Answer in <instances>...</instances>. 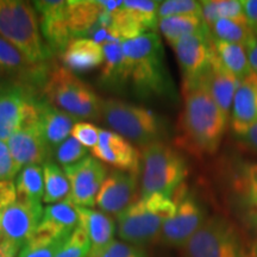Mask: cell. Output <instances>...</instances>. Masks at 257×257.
I'll return each mask as SVG.
<instances>
[{
	"label": "cell",
	"instance_id": "36",
	"mask_svg": "<svg viewBox=\"0 0 257 257\" xmlns=\"http://www.w3.org/2000/svg\"><path fill=\"white\" fill-rule=\"evenodd\" d=\"M91 251V243L88 236L81 225L66 240L64 245L56 257H88Z\"/></svg>",
	"mask_w": 257,
	"mask_h": 257
},
{
	"label": "cell",
	"instance_id": "28",
	"mask_svg": "<svg viewBox=\"0 0 257 257\" xmlns=\"http://www.w3.org/2000/svg\"><path fill=\"white\" fill-rule=\"evenodd\" d=\"M42 167L44 175V204L53 205L67 200L70 195V185L64 170L53 161H48Z\"/></svg>",
	"mask_w": 257,
	"mask_h": 257
},
{
	"label": "cell",
	"instance_id": "6",
	"mask_svg": "<svg viewBox=\"0 0 257 257\" xmlns=\"http://www.w3.org/2000/svg\"><path fill=\"white\" fill-rule=\"evenodd\" d=\"M175 210L174 200L165 195L137 199L117 216V234L134 245L152 243L160 238L163 225Z\"/></svg>",
	"mask_w": 257,
	"mask_h": 257
},
{
	"label": "cell",
	"instance_id": "24",
	"mask_svg": "<svg viewBox=\"0 0 257 257\" xmlns=\"http://www.w3.org/2000/svg\"><path fill=\"white\" fill-rule=\"evenodd\" d=\"M63 66L74 74L87 73L102 66L105 60L101 44L87 38H75L60 55Z\"/></svg>",
	"mask_w": 257,
	"mask_h": 257
},
{
	"label": "cell",
	"instance_id": "42",
	"mask_svg": "<svg viewBox=\"0 0 257 257\" xmlns=\"http://www.w3.org/2000/svg\"><path fill=\"white\" fill-rule=\"evenodd\" d=\"M242 6L245 15L246 23L252 34L257 32V0H242Z\"/></svg>",
	"mask_w": 257,
	"mask_h": 257
},
{
	"label": "cell",
	"instance_id": "38",
	"mask_svg": "<svg viewBox=\"0 0 257 257\" xmlns=\"http://www.w3.org/2000/svg\"><path fill=\"white\" fill-rule=\"evenodd\" d=\"M99 257H148V253L143 246L113 240Z\"/></svg>",
	"mask_w": 257,
	"mask_h": 257
},
{
	"label": "cell",
	"instance_id": "3",
	"mask_svg": "<svg viewBox=\"0 0 257 257\" xmlns=\"http://www.w3.org/2000/svg\"><path fill=\"white\" fill-rule=\"evenodd\" d=\"M188 174L187 161L166 142L141 148V198L174 197Z\"/></svg>",
	"mask_w": 257,
	"mask_h": 257
},
{
	"label": "cell",
	"instance_id": "41",
	"mask_svg": "<svg viewBox=\"0 0 257 257\" xmlns=\"http://www.w3.org/2000/svg\"><path fill=\"white\" fill-rule=\"evenodd\" d=\"M234 138L245 149L257 153V123L251 125L245 133L234 135Z\"/></svg>",
	"mask_w": 257,
	"mask_h": 257
},
{
	"label": "cell",
	"instance_id": "30",
	"mask_svg": "<svg viewBox=\"0 0 257 257\" xmlns=\"http://www.w3.org/2000/svg\"><path fill=\"white\" fill-rule=\"evenodd\" d=\"M201 10L202 19L207 28H210L218 19H231L246 23L242 2L239 0H204L201 2Z\"/></svg>",
	"mask_w": 257,
	"mask_h": 257
},
{
	"label": "cell",
	"instance_id": "20",
	"mask_svg": "<svg viewBox=\"0 0 257 257\" xmlns=\"http://www.w3.org/2000/svg\"><path fill=\"white\" fill-rule=\"evenodd\" d=\"M257 123V75L242 80L234 94L230 112V126L233 135L245 133Z\"/></svg>",
	"mask_w": 257,
	"mask_h": 257
},
{
	"label": "cell",
	"instance_id": "40",
	"mask_svg": "<svg viewBox=\"0 0 257 257\" xmlns=\"http://www.w3.org/2000/svg\"><path fill=\"white\" fill-rule=\"evenodd\" d=\"M18 199L14 181H0V211Z\"/></svg>",
	"mask_w": 257,
	"mask_h": 257
},
{
	"label": "cell",
	"instance_id": "21",
	"mask_svg": "<svg viewBox=\"0 0 257 257\" xmlns=\"http://www.w3.org/2000/svg\"><path fill=\"white\" fill-rule=\"evenodd\" d=\"M79 225L80 217L76 206L67 199L44 208L43 218L36 232L53 238L67 239Z\"/></svg>",
	"mask_w": 257,
	"mask_h": 257
},
{
	"label": "cell",
	"instance_id": "37",
	"mask_svg": "<svg viewBox=\"0 0 257 257\" xmlns=\"http://www.w3.org/2000/svg\"><path fill=\"white\" fill-rule=\"evenodd\" d=\"M99 134H100V128L96 127L95 125L88 121H78L73 126L70 136L75 138L88 150H92L98 144Z\"/></svg>",
	"mask_w": 257,
	"mask_h": 257
},
{
	"label": "cell",
	"instance_id": "44",
	"mask_svg": "<svg viewBox=\"0 0 257 257\" xmlns=\"http://www.w3.org/2000/svg\"><path fill=\"white\" fill-rule=\"evenodd\" d=\"M17 253H15L11 249L5 246L4 244H0V257H16Z\"/></svg>",
	"mask_w": 257,
	"mask_h": 257
},
{
	"label": "cell",
	"instance_id": "8",
	"mask_svg": "<svg viewBox=\"0 0 257 257\" xmlns=\"http://www.w3.org/2000/svg\"><path fill=\"white\" fill-rule=\"evenodd\" d=\"M225 170L224 184L234 213L257 236V162L234 159Z\"/></svg>",
	"mask_w": 257,
	"mask_h": 257
},
{
	"label": "cell",
	"instance_id": "10",
	"mask_svg": "<svg viewBox=\"0 0 257 257\" xmlns=\"http://www.w3.org/2000/svg\"><path fill=\"white\" fill-rule=\"evenodd\" d=\"M176 205L175 213L166 221L160 240L170 248H184L186 243L207 220L206 210L197 195L182 185L173 197Z\"/></svg>",
	"mask_w": 257,
	"mask_h": 257
},
{
	"label": "cell",
	"instance_id": "31",
	"mask_svg": "<svg viewBox=\"0 0 257 257\" xmlns=\"http://www.w3.org/2000/svg\"><path fill=\"white\" fill-rule=\"evenodd\" d=\"M213 40L227 42V43L239 44L248 47L253 34L246 23L231 21V19H218L208 28Z\"/></svg>",
	"mask_w": 257,
	"mask_h": 257
},
{
	"label": "cell",
	"instance_id": "16",
	"mask_svg": "<svg viewBox=\"0 0 257 257\" xmlns=\"http://www.w3.org/2000/svg\"><path fill=\"white\" fill-rule=\"evenodd\" d=\"M6 143L21 170L28 166H43L53 155L38 119L24 124Z\"/></svg>",
	"mask_w": 257,
	"mask_h": 257
},
{
	"label": "cell",
	"instance_id": "22",
	"mask_svg": "<svg viewBox=\"0 0 257 257\" xmlns=\"http://www.w3.org/2000/svg\"><path fill=\"white\" fill-rule=\"evenodd\" d=\"M76 210L80 217V225L85 229L91 243L88 257H99L113 242L117 225L108 214L101 211L78 206Z\"/></svg>",
	"mask_w": 257,
	"mask_h": 257
},
{
	"label": "cell",
	"instance_id": "25",
	"mask_svg": "<svg viewBox=\"0 0 257 257\" xmlns=\"http://www.w3.org/2000/svg\"><path fill=\"white\" fill-rule=\"evenodd\" d=\"M105 60L102 63L99 82L107 88H121L128 82L123 46L119 42H110L104 46Z\"/></svg>",
	"mask_w": 257,
	"mask_h": 257
},
{
	"label": "cell",
	"instance_id": "17",
	"mask_svg": "<svg viewBox=\"0 0 257 257\" xmlns=\"http://www.w3.org/2000/svg\"><path fill=\"white\" fill-rule=\"evenodd\" d=\"M138 176L123 170H113L106 176L98 195L96 206L106 214L117 217L133 204L138 189Z\"/></svg>",
	"mask_w": 257,
	"mask_h": 257
},
{
	"label": "cell",
	"instance_id": "14",
	"mask_svg": "<svg viewBox=\"0 0 257 257\" xmlns=\"http://www.w3.org/2000/svg\"><path fill=\"white\" fill-rule=\"evenodd\" d=\"M70 185L68 200L78 207H93L96 195L107 176V168L101 161L87 156L75 165L63 168Z\"/></svg>",
	"mask_w": 257,
	"mask_h": 257
},
{
	"label": "cell",
	"instance_id": "1",
	"mask_svg": "<svg viewBox=\"0 0 257 257\" xmlns=\"http://www.w3.org/2000/svg\"><path fill=\"white\" fill-rule=\"evenodd\" d=\"M182 94L180 144L195 156L214 155L223 142L229 117L200 85L182 89Z\"/></svg>",
	"mask_w": 257,
	"mask_h": 257
},
{
	"label": "cell",
	"instance_id": "11",
	"mask_svg": "<svg viewBox=\"0 0 257 257\" xmlns=\"http://www.w3.org/2000/svg\"><path fill=\"white\" fill-rule=\"evenodd\" d=\"M37 89L14 82L0 89V141L8 142L29 121L38 119Z\"/></svg>",
	"mask_w": 257,
	"mask_h": 257
},
{
	"label": "cell",
	"instance_id": "15",
	"mask_svg": "<svg viewBox=\"0 0 257 257\" xmlns=\"http://www.w3.org/2000/svg\"><path fill=\"white\" fill-rule=\"evenodd\" d=\"M38 16L41 34L51 54H61L73 41L67 18V2L41 0L32 3Z\"/></svg>",
	"mask_w": 257,
	"mask_h": 257
},
{
	"label": "cell",
	"instance_id": "43",
	"mask_svg": "<svg viewBox=\"0 0 257 257\" xmlns=\"http://www.w3.org/2000/svg\"><path fill=\"white\" fill-rule=\"evenodd\" d=\"M246 51H248L250 67L257 75V32L253 34L252 38L250 40L248 47H246Z\"/></svg>",
	"mask_w": 257,
	"mask_h": 257
},
{
	"label": "cell",
	"instance_id": "29",
	"mask_svg": "<svg viewBox=\"0 0 257 257\" xmlns=\"http://www.w3.org/2000/svg\"><path fill=\"white\" fill-rule=\"evenodd\" d=\"M16 189L19 199L42 202L44 197V175L42 166H28L16 178Z\"/></svg>",
	"mask_w": 257,
	"mask_h": 257
},
{
	"label": "cell",
	"instance_id": "23",
	"mask_svg": "<svg viewBox=\"0 0 257 257\" xmlns=\"http://www.w3.org/2000/svg\"><path fill=\"white\" fill-rule=\"evenodd\" d=\"M76 120L78 118L51 105L44 96L40 99L38 121H40L43 136L53 153L61 143L69 138Z\"/></svg>",
	"mask_w": 257,
	"mask_h": 257
},
{
	"label": "cell",
	"instance_id": "2",
	"mask_svg": "<svg viewBox=\"0 0 257 257\" xmlns=\"http://www.w3.org/2000/svg\"><path fill=\"white\" fill-rule=\"evenodd\" d=\"M128 82L141 98H161L175 94L165 62L161 38L147 32L121 43Z\"/></svg>",
	"mask_w": 257,
	"mask_h": 257
},
{
	"label": "cell",
	"instance_id": "9",
	"mask_svg": "<svg viewBox=\"0 0 257 257\" xmlns=\"http://www.w3.org/2000/svg\"><path fill=\"white\" fill-rule=\"evenodd\" d=\"M187 257H242V239L232 221L214 216L186 243Z\"/></svg>",
	"mask_w": 257,
	"mask_h": 257
},
{
	"label": "cell",
	"instance_id": "5",
	"mask_svg": "<svg viewBox=\"0 0 257 257\" xmlns=\"http://www.w3.org/2000/svg\"><path fill=\"white\" fill-rule=\"evenodd\" d=\"M101 118L114 133L140 148L165 142V120L149 108L119 99H101Z\"/></svg>",
	"mask_w": 257,
	"mask_h": 257
},
{
	"label": "cell",
	"instance_id": "27",
	"mask_svg": "<svg viewBox=\"0 0 257 257\" xmlns=\"http://www.w3.org/2000/svg\"><path fill=\"white\" fill-rule=\"evenodd\" d=\"M159 29L172 47L182 37L188 35L210 31L201 16L194 15L174 16L159 19Z\"/></svg>",
	"mask_w": 257,
	"mask_h": 257
},
{
	"label": "cell",
	"instance_id": "33",
	"mask_svg": "<svg viewBox=\"0 0 257 257\" xmlns=\"http://www.w3.org/2000/svg\"><path fill=\"white\" fill-rule=\"evenodd\" d=\"M67 239L53 238L36 232L21 249L17 257H56Z\"/></svg>",
	"mask_w": 257,
	"mask_h": 257
},
{
	"label": "cell",
	"instance_id": "32",
	"mask_svg": "<svg viewBox=\"0 0 257 257\" xmlns=\"http://www.w3.org/2000/svg\"><path fill=\"white\" fill-rule=\"evenodd\" d=\"M161 2L153 0H126L123 6L130 12L138 24H141L148 32H155L159 28V6Z\"/></svg>",
	"mask_w": 257,
	"mask_h": 257
},
{
	"label": "cell",
	"instance_id": "34",
	"mask_svg": "<svg viewBox=\"0 0 257 257\" xmlns=\"http://www.w3.org/2000/svg\"><path fill=\"white\" fill-rule=\"evenodd\" d=\"M53 155L55 156L57 163L66 168L86 159L88 156V149L70 136L54 150Z\"/></svg>",
	"mask_w": 257,
	"mask_h": 257
},
{
	"label": "cell",
	"instance_id": "18",
	"mask_svg": "<svg viewBox=\"0 0 257 257\" xmlns=\"http://www.w3.org/2000/svg\"><path fill=\"white\" fill-rule=\"evenodd\" d=\"M92 156L118 170L141 175V152L114 131L101 130Z\"/></svg>",
	"mask_w": 257,
	"mask_h": 257
},
{
	"label": "cell",
	"instance_id": "19",
	"mask_svg": "<svg viewBox=\"0 0 257 257\" xmlns=\"http://www.w3.org/2000/svg\"><path fill=\"white\" fill-rule=\"evenodd\" d=\"M239 83L240 80L225 68L214 53L207 69L195 85H200L206 89L220 110L230 117L233 98L239 87Z\"/></svg>",
	"mask_w": 257,
	"mask_h": 257
},
{
	"label": "cell",
	"instance_id": "39",
	"mask_svg": "<svg viewBox=\"0 0 257 257\" xmlns=\"http://www.w3.org/2000/svg\"><path fill=\"white\" fill-rule=\"evenodd\" d=\"M21 168L15 162L6 142L0 141V181H12Z\"/></svg>",
	"mask_w": 257,
	"mask_h": 257
},
{
	"label": "cell",
	"instance_id": "12",
	"mask_svg": "<svg viewBox=\"0 0 257 257\" xmlns=\"http://www.w3.org/2000/svg\"><path fill=\"white\" fill-rule=\"evenodd\" d=\"M42 202L17 199L0 211V244L18 253L36 233L43 218Z\"/></svg>",
	"mask_w": 257,
	"mask_h": 257
},
{
	"label": "cell",
	"instance_id": "13",
	"mask_svg": "<svg viewBox=\"0 0 257 257\" xmlns=\"http://www.w3.org/2000/svg\"><path fill=\"white\" fill-rule=\"evenodd\" d=\"M182 75V89L195 85L207 69L214 50L211 32H199L182 37L173 46Z\"/></svg>",
	"mask_w": 257,
	"mask_h": 257
},
{
	"label": "cell",
	"instance_id": "45",
	"mask_svg": "<svg viewBox=\"0 0 257 257\" xmlns=\"http://www.w3.org/2000/svg\"><path fill=\"white\" fill-rule=\"evenodd\" d=\"M252 256L257 257V243L255 244V246H253V249H252Z\"/></svg>",
	"mask_w": 257,
	"mask_h": 257
},
{
	"label": "cell",
	"instance_id": "26",
	"mask_svg": "<svg viewBox=\"0 0 257 257\" xmlns=\"http://www.w3.org/2000/svg\"><path fill=\"white\" fill-rule=\"evenodd\" d=\"M212 46L221 64L240 81L253 73L250 67L248 51L245 47L217 41L213 38H212Z\"/></svg>",
	"mask_w": 257,
	"mask_h": 257
},
{
	"label": "cell",
	"instance_id": "35",
	"mask_svg": "<svg viewBox=\"0 0 257 257\" xmlns=\"http://www.w3.org/2000/svg\"><path fill=\"white\" fill-rule=\"evenodd\" d=\"M201 16V2L195 0H166L161 2L159 6V19L174 17V16Z\"/></svg>",
	"mask_w": 257,
	"mask_h": 257
},
{
	"label": "cell",
	"instance_id": "7",
	"mask_svg": "<svg viewBox=\"0 0 257 257\" xmlns=\"http://www.w3.org/2000/svg\"><path fill=\"white\" fill-rule=\"evenodd\" d=\"M42 93L51 105L78 119H99L101 117V99L87 83L64 66L55 64L49 68Z\"/></svg>",
	"mask_w": 257,
	"mask_h": 257
},
{
	"label": "cell",
	"instance_id": "46",
	"mask_svg": "<svg viewBox=\"0 0 257 257\" xmlns=\"http://www.w3.org/2000/svg\"><path fill=\"white\" fill-rule=\"evenodd\" d=\"M2 87H3V86H2V85H0V89H2Z\"/></svg>",
	"mask_w": 257,
	"mask_h": 257
},
{
	"label": "cell",
	"instance_id": "4",
	"mask_svg": "<svg viewBox=\"0 0 257 257\" xmlns=\"http://www.w3.org/2000/svg\"><path fill=\"white\" fill-rule=\"evenodd\" d=\"M0 35L34 64L53 56L41 34L34 5L22 0H0Z\"/></svg>",
	"mask_w": 257,
	"mask_h": 257
}]
</instances>
